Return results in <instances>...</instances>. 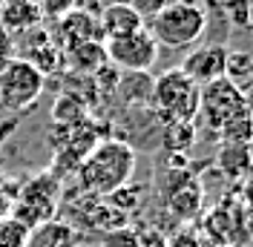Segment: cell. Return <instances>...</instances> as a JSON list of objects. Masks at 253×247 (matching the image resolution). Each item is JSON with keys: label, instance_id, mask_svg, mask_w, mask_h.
Wrapping results in <instances>:
<instances>
[{"label": "cell", "instance_id": "6da1fadb", "mask_svg": "<svg viewBox=\"0 0 253 247\" xmlns=\"http://www.w3.org/2000/svg\"><path fill=\"white\" fill-rule=\"evenodd\" d=\"M138 167V153L129 141L104 138L78 167V187L92 199H107L112 190L132 181Z\"/></svg>", "mask_w": 253, "mask_h": 247}, {"label": "cell", "instance_id": "7a4b0ae2", "mask_svg": "<svg viewBox=\"0 0 253 247\" xmlns=\"http://www.w3.org/2000/svg\"><path fill=\"white\" fill-rule=\"evenodd\" d=\"M199 95L202 86L196 81H190L181 66H173L167 72L153 81V101H150V112L156 115L161 126L173 121H196L199 115Z\"/></svg>", "mask_w": 253, "mask_h": 247}, {"label": "cell", "instance_id": "3957f363", "mask_svg": "<svg viewBox=\"0 0 253 247\" xmlns=\"http://www.w3.org/2000/svg\"><path fill=\"white\" fill-rule=\"evenodd\" d=\"M150 35L156 38L158 46L167 49H184L193 46L207 29V15L205 9L193 0H178L167 3L153 20H150Z\"/></svg>", "mask_w": 253, "mask_h": 247}, {"label": "cell", "instance_id": "277c9868", "mask_svg": "<svg viewBox=\"0 0 253 247\" xmlns=\"http://www.w3.org/2000/svg\"><path fill=\"white\" fill-rule=\"evenodd\" d=\"M61 199H63V181L52 170H43L38 175H32V178H26V181H20L12 216L32 230V227L46 224V221L58 216Z\"/></svg>", "mask_w": 253, "mask_h": 247}, {"label": "cell", "instance_id": "5b68a950", "mask_svg": "<svg viewBox=\"0 0 253 247\" xmlns=\"http://www.w3.org/2000/svg\"><path fill=\"white\" fill-rule=\"evenodd\" d=\"M156 193L164 213L175 221H193L196 216H202L205 187H202V178L187 167H167L164 172H158Z\"/></svg>", "mask_w": 253, "mask_h": 247}, {"label": "cell", "instance_id": "8992f818", "mask_svg": "<svg viewBox=\"0 0 253 247\" xmlns=\"http://www.w3.org/2000/svg\"><path fill=\"white\" fill-rule=\"evenodd\" d=\"M43 89H46V75L23 58H12L0 69V109L9 118H17L20 112L32 109Z\"/></svg>", "mask_w": 253, "mask_h": 247}, {"label": "cell", "instance_id": "52a82bcc", "mask_svg": "<svg viewBox=\"0 0 253 247\" xmlns=\"http://www.w3.org/2000/svg\"><path fill=\"white\" fill-rule=\"evenodd\" d=\"M199 115H202V121L207 124V129H210L213 135H219L230 121L248 115L245 95H242V89H236L227 78H219V81L202 86V95H199Z\"/></svg>", "mask_w": 253, "mask_h": 247}, {"label": "cell", "instance_id": "ba28073f", "mask_svg": "<svg viewBox=\"0 0 253 247\" xmlns=\"http://www.w3.org/2000/svg\"><path fill=\"white\" fill-rule=\"evenodd\" d=\"M104 46H107V61L121 72H147L158 61V43L147 26L124 38L104 41Z\"/></svg>", "mask_w": 253, "mask_h": 247}, {"label": "cell", "instance_id": "9c48e42d", "mask_svg": "<svg viewBox=\"0 0 253 247\" xmlns=\"http://www.w3.org/2000/svg\"><path fill=\"white\" fill-rule=\"evenodd\" d=\"M52 38L61 52L86 43V41H104L101 38V26H98V15L86 12V9H69L66 15H61L52 26Z\"/></svg>", "mask_w": 253, "mask_h": 247}, {"label": "cell", "instance_id": "30bf717a", "mask_svg": "<svg viewBox=\"0 0 253 247\" xmlns=\"http://www.w3.org/2000/svg\"><path fill=\"white\" fill-rule=\"evenodd\" d=\"M20 38H23V43H20V52H15V58L29 61L32 66H35V69H41L43 75L55 72V69L61 66L63 52L58 49L55 38H52V32H43L41 26H35V29L23 32Z\"/></svg>", "mask_w": 253, "mask_h": 247}, {"label": "cell", "instance_id": "8fae6325", "mask_svg": "<svg viewBox=\"0 0 253 247\" xmlns=\"http://www.w3.org/2000/svg\"><path fill=\"white\" fill-rule=\"evenodd\" d=\"M227 52H230V49L224 46V43H207V46L196 49V52H190L187 58H184L181 72H184L190 81H196L199 86H207V83L224 78Z\"/></svg>", "mask_w": 253, "mask_h": 247}, {"label": "cell", "instance_id": "7c38bea8", "mask_svg": "<svg viewBox=\"0 0 253 247\" xmlns=\"http://www.w3.org/2000/svg\"><path fill=\"white\" fill-rule=\"evenodd\" d=\"M98 26H101V38L112 41V38H124L129 32H138L144 26V20L126 3H107L98 12Z\"/></svg>", "mask_w": 253, "mask_h": 247}, {"label": "cell", "instance_id": "4fadbf2b", "mask_svg": "<svg viewBox=\"0 0 253 247\" xmlns=\"http://www.w3.org/2000/svg\"><path fill=\"white\" fill-rule=\"evenodd\" d=\"M63 63L72 75H84V78H92L98 69L107 66V46L104 41H86V43H78V46L66 49L63 52Z\"/></svg>", "mask_w": 253, "mask_h": 247}, {"label": "cell", "instance_id": "5bb4252c", "mask_svg": "<svg viewBox=\"0 0 253 247\" xmlns=\"http://www.w3.org/2000/svg\"><path fill=\"white\" fill-rule=\"evenodd\" d=\"M43 23L38 0H6L0 6V26L9 35H23Z\"/></svg>", "mask_w": 253, "mask_h": 247}, {"label": "cell", "instance_id": "9a60e30c", "mask_svg": "<svg viewBox=\"0 0 253 247\" xmlns=\"http://www.w3.org/2000/svg\"><path fill=\"white\" fill-rule=\"evenodd\" d=\"M153 81L156 78H150L147 72H124V75L118 78V86H115V92L124 98L126 107H138L141 109H150V101H153Z\"/></svg>", "mask_w": 253, "mask_h": 247}, {"label": "cell", "instance_id": "2e32d148", "mask_svg": "<svg viewBox=\"0 0 253 247\" xmlns=\"http://www.w3.org/2000/svg\"><path fill=\"white\" fill-rule=\"evenodd\" d=\"M75 245V230L72 224L52 218L46 224H38L29 230V239L23 247H72Z\"/></svg>", "mask_w": 253, "mask_h": 247}, {"label": "cell", "instance_id": "e0dca14e", "mask_svg": "<svg viewBox=\"0 0 253 247\" xmlns=\"http://www.w3.org/2000/svg\"><path fill=\"white\" fill-rule=\"evenodd\" d=\"M216 164L227 178H245L253 170V153L248 144H221Z\"/></svg>", "mask_w": 253, "mask_h": 247}, {"label": "cell", "instance_id": "ac0fdd59", "mask_svg": "<svg viewBox=\"0 0 253 247\" xmlns=\"http://www.w3.org/2000/svg\"><path fill=\"white\" fill-rule=\"evenodd\" d=\"M52 124L55 126H66V129H72V126H78V124L89 121V107L81 101L78 95L72 92H61L55 98V104H52Z\"/></svg>", "mask_w": 253, "mask_h": 247}, {"label": "cell", "instance_id": "d6986e66", "mask_svg": "<svg viewBox=\"0 0 253 247\" xmlns=\"http://www.w3.org/2000/svg\"><path fill=\"white\" fill-rule=\"evenodd\" d=\"M196 138H199V132H196V124L193 121H173V124L161 126V150L167 155L190 153L196 147Z\"/></svg>", "mask_w": 253, "mask_h": 247}, {"label": "cell", "instance_id": "ffe728a7", "mask_svg": "<svg viewBox=\"0 0 253 247\" xmlns=\"http://www.w3.org/2000/svg\"><path fill=\"white\" fill-rule=\"evenodd\" d=\"M224 78L236 86V89H248L253 86V55L251 52H227V63H224Z\"/></svg>", "mask_w": 253, "mask_h": 247}, {"label": "cell", "instance_id": "44dd1931", "mask_svg": "<svg viewBox=\"0 0 253 247\" xmlns=\"http://www.w3.org/2000/svg\"><path fill=\"white\" fill-rule=\"evenodd\" d=\"M147 193V187H141V184H132V181H126L124 187H118V190H112L110 196H107V204L110 207H115L118 213H124V216H129L135 207H141V196Z\"/></svg>", "mask_w": 253, "mask_h": 247}, {"label": "cell", "instance_id": "7402d4cb", "mask_svg": "<svg viewBox=\"0 0 253 247\" xmlns=\"http://www.w3.org/2000/svg\"><path fill=\"white\" fill-rule=\"evenodd\" d=\"M29 239V227L15 216L0 218V247H23Z\"/></svg>", "mask_w": 253, "mask_h": 247}, {"label": "cell", "instance_id": "603a6c76", "mask_svg": "<svg viewBox=\"0 0 253 247\" xmlns=\"http://www.w3.org/2000/svg\"><path fill=\"white\" fill-rule=\"evenodd\" d=\"M221 6H224V15L233 26H239V29L253 26V0H224Z\"/></svg>", "mask_w": 253, "mask_h": 247}, {"label": "cell", "instance_id": "cb8c5ba5", "mask_svg": "<svg viewBox=\"0 0 253 247\" xmlns=\"http://www.w3.org/2000/svg\"><path fill=\"white\" fill-rule=\"evenodd\" d=\"M17 190H20V178H12L6 172H0V218L12 216V207H15Z\"/></svg>", "mask_w": 253, "mask_h": 247}, {"label": "cell", "instance_id": "d4e9b609", "mask_svg": "<svg viewBox=\"0 0 253 247\" xmlns=\"http://www.w3.org/2000/svg\"><path fill=\"white\" fill-rule=\"evenodd\" d=\"M164 247H205L202 236L193 230V227H178V230L164 242Z\"/></svg>", "mask_w": 253, "mask_h": 247}, {"label": "cell", "instance_id": "484cf974", "mask_svg": "<svg viewBox=\"0 0 253 247\" xmlns=\"http://www.w3.org/2000/svg\"><path fill=\"white\" fill-rule=\"evenodd\" d=\"M38 6H41L43 20H58L69 9H75V0H38Z\"/></svg>", "mask_w": 253, "mask_h": 247}, {"label": "cell", "instance_id": "4316f807", "mask_svg": "<svg viewBox=\"0 0 253 247\" xmlns=\"http://www.w3.org/2000/svg\"><path fill=\"white\" fill-rule=\"evenodd\" d=\"M104 247H138V233L126 230V227L110 230L104 236Z\"/></svg>", "mask_w": 253, "mask_h": 247}, {"label": "cell", "instance_id": "83f0119b", "mask_svg": "<svg viewBox=\"0 0 253 247\" xmlns=\"http://www.w3.org/2000/svg\"><path fill=\"white\" fill-rule=\"evenodd\" d=\"M129 6L141 15V20H153V17H156L158 12L167 6V3H164V0H132Z\"/></svg>", "mask_w": 253, "mask_h": 247}, {"label": "cell", "instance_id": "f1b7e54d", "mask_svg": "<svg viewBox=\"0 0 253 247\" xmlns=\"http://www.w3.org/2000/svg\"><path fill=\"white\" fill-rule=\"evenodd\" d=\"M12 58H15V41H12L9 32L0 26V69L12 61Z\"/></svg>", "mask_w": 253, "mask_h": 247}, {"label": "cell", "instance_id": "f546056e", "mask_svg": "<svg viewBox=\"0 0 253 247\" xmlns=\"http://www.w3.org/2000/svg\"><path fill=\"white\" fill-rule=\"evenodd\" d=\"M15 126H17V118H9V121L0 126V147H3V141H6L9 135H12V132H15Z\"/></svg>", "mask_w": 253, "mask_h": 247}, {"label": "cell", "instance_id": "4dcf8cb0", "mask_svg": "<svg viewBox=\"0 0 253 247\" xmlns=\"http://www.w3.org/2000/svg\"><path fill=\"white\" fill-rule=\"evenodd\" d=\"M242 95H245V107H248V112H251V118H253V86H248Z\"/></svg>", "mask_w": 253, "mask_h": 247}, {"label": "cell", "instance_id": "1f68e13d", "mask_svg": "<svg viewBox=\"0 0 253 247\" xmlns=\"http://www.w3.org/2000/svg\"><path fill=\"white\" fill-rule=\"evenodd\" d=\"M245 224H248V236L253 239V207H251V213H248V218H245Z\"/></svg>", "mask_w": 253, "mask_h": 247}, {"label": "cell", "instance_id": "d6a6232c", "mask_svg": "<svg viewBox=\"0 0 253 247\" xmlns=\"http://www.w3.org/2000/svg\"><path fill=\"white\" fill-rule=\"evenodd\" d=\"M107 3H126V6H129V3H132V0H107Z\"/></svg>", "mask_w": 253, "mask_h": 247}, {"label": "cell", "instance_id": "836d02e7", "mask_svg": "<svg viewBox=\"0 0 253 247\" xmlns=\"http://www.w3.org/2000/svg\"><path fill=\"white\" fill-rule=\"evenodd\" d=\"M164 3H178V0H164Z\"/></svg>", "mask_w": 253, "mask_h": 247}, {"label": "cell", "instance_id": "e575fe53", "mask_svg": "<svg viewBox=\"0 0 253 247\" xmlns=\"http://www.w3.org/2000/svg\"><path fill=\"white\" fill-rule=\"evenodd\" d=\"M3 3H6V0H0V6H3Z\"/></svg>", "mask_w": 253, "mask_h": 247}]
</instances>
